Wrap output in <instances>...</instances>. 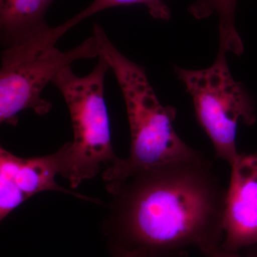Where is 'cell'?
I'll return each mask as SVG.
<instances>
[{
    "label": "cell",
    "instance_id": "obj_7",
    "mask_svg": "<svg viewBox=\"0 0 257 257\" xmlns=\"http://www.w3.org/2000/svg\"><path fill=\"white\" fill-rule=\"evenodd\" d=\"M226 191L221 248L238 251L257 244V152L239 154Z\"/></svg>",
    "mask_w": 257,
    "mask_h": 257
},
{
    "label": "cell",
    "instance_id": "obj_1",
    "mask_svg": "<svg viewBox=\"0 0 257 257\" xmlns=\"http://www.w3.org/2000/svg\"><path fill=\"white\" fill-rule=\"evenodd\" d=\"M106 188L113 201L104 231L113 256L175 257L190 246L205 253L221 246L226 191L204 156L137 171Z\"/></svg>",
    "mask_w": 257,
    "mask_h": 257
},
{
    "label": "cell",
    "instance_id": "obj_8",
    "mask_svg": "<svg viewBox=\"0 0 257 257\" xmlns=\"http://www.w3.org/2000/svg\"><path fill=\"white\" fill-rule=\"evenodd\" d=\"M54 1H0V35L5 48L28 41L48 28L45 14Z\"/></svg>",
    "mask_w": 257,
    "mask_h": 257
},
{
    "label": "cell",
    "instance_id": "obj_13",
    "mask_svg": "<svg viewBox=\"0 0 257 257\" xmlns=\"http://www.w3.org/2000/svg\"><path fill=\"white\" fill-rule=\"evenodd\" d=\"M0 1H5V0H0Z\"/></svg>",
    "mask_w": 257,
    "mask_h": 257
},
{
    "label": "cell",
    "instance_id": "obj_2",
    "mask_svg": "<svg viewBox=\"0 0 257 257\" xmlns=\"http://www.w3.org/2000/svg\"><path fill=\"white\" fill-rule=\"evenodd\" d=\"M92 36L99 55L109 64L119 84L131 133L130 157L106 169L103 175L106 183L118 182L137 171L202 157L176 133L177 110L161 104L145 68L125 57L99 24H94Z\"/></svg>",
    "mask_w": 257,
    "mask_h": 257
},
{
    "label": "cell",
    "instance_id": "obj_6",
    "mask_svg": "<svg viewBox=\"0 0 257 257\" xmlns=\"http://www.w3.org/2000/svg\"><path fill=\"white\" fill-rule=\"evenodd\" d=\"M70 143L64 144L55 153L24 159L0 149V219L32 196L45 191L72 194L83 200L91 199L71 192L56 182V176L63 175ZM93 202V201H92Z\"/></svg>",
    "mask_w": 257,
    "mask_h": 257
},
{
    "label": "cell",
    "instance_id": "obj_3",
    "mask_svg": "<svg viewBox=\"0 0 257 257\" xmlns=\"http://www.w3.org/2000/svg\"><path fill=\"white\" fill-rule=\"evenodd\" d=\"M98 57L95 67L87 75L79 77L68 67L52 81L65 100L72 121L74 140L62 176L73 189L95 177L101 165L110 168L121 160L113 150L104 99V80L110 67L102 56Z\"/></svg>",
    "mask_w": 257,
    "mask_h": 257
},
{
    "label": "cell",
    "instance_id": "obj_4",
    "mask_svg": "<svg viewBox=\"0 0 257 257\" xmlns=\"http://www.w3.org/2000/svg\"><path fill=\"white\" fill-rule=\"evenodd\" d=\"M227 51L219 47L215 62L207 69L176 67L178 78L192 96L199 125L210 139L216 158L230 165L236 160V137L239 120L247 126L256 122L254 101L230 72Z\"/></svg>",
    "mask_w": 257,
    "mask_h": 257
},
{
    "label": "cell",
    "instance_id": "obj_11",
    "mask_svg": "<svg viewBox=\"0 0 257 257\" xmlns=\"http://www.w3.org/2000/svg\"><path fill=\"white\" fill-rule=\"evenodd\" d=\"M204 255L205 257H257V250H251L246 255H241L238 253V251H226L219 246L207 251Z\"/></svg>",
    "mask_w": 257,
    "mask_h": 257
},
{
    "label": "cell",
    "instance_id": "obj_9",
    "mask_svg": "<svg viewBox=\"0 0 257 257\" xmlns=\"http://www.w3.org/2000/svg\"><path fill=\"white\" fill-rule=\"evenodd\" d=\"M238 0H196L189 8L194 18L201 20L216 14L219 18L220 44L227 52L241 55L243 46L234 25Z\"/></svg>",
    "mask_w": 257,
    "mask_h": 257
},
{
    "label": "cell",
    "instance_id": "obj_10",
    "mask_svg": "<svg viewBox=\"0 0 257 257\" xmlns=\"http://www.w3.org/2000/svg\"><path fill=\"white\" fill-rule=\"evenodd\" d=\"M132 5H145L152 18L157 20H168L171 17L170 10L163 0H94L87 8L65 22L64 25L66 28L71 30L96 13L114 7Z\"/></svg>",
    "mask_w": 257,
    "mask_h": 257
},
{
    "label": "cell",
    "instance_id": "obj_5",
    "mask_svg": "<svg viewBox=\"0 0 257 257\" xmlns=\"http://www.w3.org/2000/svg\"><path fill=\"white\" fill-rule=\"evenodd\" d=\"M99 55L97 42L93 36L68 51L30 42L5 48L0 69L1 123L16 126L18 114L26 109L39 115L48 114L52 104L42 96L47 84L76 61Z\"/></svg>",
    "mask_w": 257,
    "mask_h": 257
},
{
    "label": "cell",
    "instance_id": "obj_12",
    "mask_svg": "<svg viewBox=\"0 0 257 257\" xmlns=\"http://www.w3.org/2000/svg\"><path fill=\"white\" fill-rule=\"evenodd\" d=\"M114 257H144V256H140V255L135 254V253H119V254L115 255V256H114Z\"/></svg>",
    "mask_w": 257,
    "mask_h": 257
}]
</instances>
